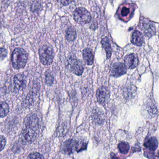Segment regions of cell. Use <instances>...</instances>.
Here are the masks:
<instances>
[{"label": "cell", "instance_id": "obj_1", "mask_svg": "<svg viewBox=\"0 0 159 159\" xmlns=\"http://www.w3.org/2000/svg\"><path fill=\"white\" fill-rule=\"evenodd\" d=\"M39 126V120L36 115H32L28 118L25 129L22 132V141L26 143H33L36 139Z\"/></svg>", "mask_w": 159, "mask_h": 159}, {"label": "cell", "instance_id": "obj_2", "mask_svg": "<svg viewBox=\"0 0 159 159\" xmlns=\"http://www.w3.org/2000/svg\"><path fill=\"white\" fill-rule=\"evenodd\" d=\"M28 60V55L22 48H16L12 54V65L15 69H23L26 66Z\"/></svg>", "mask_w": 159, "mask_h": 159}, {"label": "cell", "instance_id": "obj_3", "mask_svg": "<svg viewBox=\"0 0 159 159\" xmlns=\"http://www.w3.org/2000/svg\"><path fill=\"white\" fill-rule=\"evenodd\" d=\"M139 27L147 37H152L156 33V28L152 21L145 18L142 17L139 22Z\"/></svg>", "mask_w": 159, "mask_h": 159}, {"label": "cell", "instance_id": "obj_4", "mask_svg": "<svg viewBox=\"0 0 159 159\" xmlns=\"http://www.w3.org/2000/svg\"><path fill=\"white\" fill-rule=\"evenodd\" d=\"M39 55L41 62L44 65H48L53 62V51L49 46L44 45L39 49Z\"/></svg>", "mask_w": 159, "mask_h": 159}, {"label": "cell", "instance_id": "obj_5", "mask_svg": "<svg viewBox=\"0 0 159 159\" xmlns=\"http://www.w3.org/2000/svg\"><path fill=\"white\" fill-rule=\"evenodd\" d=\"M75 20L81 25L89 23L91 20V16L89 12L83 7L76 8L73 13Z\"/></svg>", "mask_w": 159, "mask_h": 159}, {"label": "cell", "instance_id": "obj_6", "mask_svg": "<svg viewBox=\"0 0 159 159\" xmlns=\"http://www.w3.org/2000/svg\"><path fill=\"white\" fill-rule=\"evenodd\" d=\"M137 6L134 4L129 3L123 5L120 8L119 16L122 20L128 21L133 16Z\"/></svg>", "mask_w": 159, "mask_h": 159}, {"label": "cell", "instance_id": "obj_7", "mask_svg": "<svg viewBox=\"0 0 159 159\" xmlns=\"http://www.w3.org/2000/svg\"><path fill=\"white\" fill-rule=\"evenodd\" d=\"M27 78L22 74L16 75L12 80V86L15 91H20L25 89L27 83Z\"/></svg>", "mask_w": 159, "mask_h": 159}, {"label": "cell", "instance_id": "obj_8", "mask_svg": "<svg viewBox=\"0 0 159 159\" xmlns=\"http://www.w3.org/2000/svg\"><path fill=\"white\" fill-rule=\"evenodd\" d=\"M127 72V68L122 62H116L111 68V75L113 77H118L122 76Z\"/></svg>", "mask_w": 159, "mask_h": 159}, {"label": "cell", "instance_id": "obj_9", "mask_svg": "<svg viewBox=\"0 0 159 159\" xmlns=\"http://www.w3.org/2000/svg\"><path fill=\"white\" fill-rule=\"evenodd\" d=\"M70 69L73 73L78 76H80L83 73L84 67L81 61L76 59H73L70 61Z\"/></svg>", "mask_w": 159, "mask_h": 159}, {"label": "cell", "instance_id": "obj_10", "mask_svg": "<svg viewBox=\"0 0 159 159\" xmlns=\"http://www.w3.org/2000/svg\"><path fill=\"white\" fill-rule=\"evenodd\" d=\"M124 62L127 69H134L137 67L139 60L136 54H131L125 57Z\"/></svg>", "mask_w": 159, "mask_h": 159}, {"label": "cell", "instance_id": "obj_11", "mask_svg": "<svg viewBox=\"0 0 159 159\" xmlns=\"http://www.w3.org/2000/svg\"><path fill=\"white\" fill-rule=\"evenodd\" d=\"M108 95V90L106 87H102L99 88L96 92V98L98 102L101 104L104 105Z\"/></svg>", "mask_w": 159, "mask_h": 159}, {"label": "cell", "instance_id": "obj_12", "mask_svg": "<svg viewBox=\"0 0 159 159\" xmlns=\"http://www.w3.org/2000/svg\"><path fill=\"white\" fill-rule=\"evenodd\" d=\"M131 42L134 45L141 46L144 43L143 34L138 30H135L132 34Z\"/></svg>", "mask_w": 159, "mask_h": 159}, {"label": "cell", "instance_id": "obj_13", "mask_svg": "<svg viewBox=\"0 0 159 159\" xmlns=\"http://www.w3.org/2000/svg\"><path fill=\"white\" fill-rule=\"evenodd\" d=\"M75 141L72 140H67L62 146V151L65 154L70 155L73 152L74 149L75 150Z\"/></svg>", "mask_w": 159, "mask_h": 159}, {"label": "cell", "instance_id": "obj_14", "mask_svg": "<svg viewBox=\"0 0 159 159\" xmlns=\"http://www.w3.org/2000/svg\"><path fill=\"white\" fill-rule=\"evenodd\" d=\"M144 146L150 151H155L157 148L158 142L156 137H150L145 142Z\"/></svg>", "mask_w": 159, "mask_h": 159}, {"label": "cell", "instance_id": "obj_15", "mask_svg": "<svg viewBox=\"0 0 159 159\" xmlns=\"http://www.w3.org/2000/svg\"><path fill=\"white\" fill-rule=\"evenodd\" d=\"M83 58L87 65H92L93 62V56L91 49L86 48L83 50Z\"/></svg>", "mask_w": 159, "mask_h": 159}, {"label": "cell", "instance_id": "obj_16", "mask_svg": "<svg viewBox=\"0 0 159 159\" xmlns=\"http://www.w3.org/2000/svg\"><path fill=\"white\" fill-rule=\"evenodd\" d=\"M102 43L104 49H105L107 54V58H110L112 55V49L109 43V40L107 37L103 38L102 41Z\"/></svg>", "mask_w": 159, "mask_h": 159}, {"label": "cell", "instance_id": "obj_17", "mask_svg": "<svg viewBox=\"0 0 159 159\" xmlns=\"http://www.w3.org/2000/svg\"><path fill=\"white\" fill-rule=\"evenodd\" d=\"M76 37V33L73 27H70L67 30L66 34V38L69 42L74 41Z\"/></svg>", "mask_w": 159, "mask_h": 159}, {"label": "cell", "instance_id": "obj_18", "mask_svg": "<svg viewBox=\"0 0 159 159\" xmlns=\"http://www.w3.org/2000/svg\"><path fill=\"white\" fill-rule=\"evenodd\" d=\"M9 107L5 102H0V118L4 117L9 112Z\"/></svg>", "mask_w": 159, "mask_h": 159}, {"label": "cell", "instance_id": "obj_19", "mask_svg": "<svg viewBox=\"0 0 159 159\" xmlns=\"http://www.w3.org/2000/svg\"><path fill=\"white\" fill-rule=\"evenodd\" d=\"M118 148L120 153L123 154H126L129 150V145L127 142H121L119 144Z\"/></svg>", "mask_w": 159, "mask_h": 159}, {"label": "cell", "instance_id": "obj_20", "mask_svg": "<svg viewBox=\"0 0 159 159\" xmlns=\"http://www.w3.org/2000/svg\"><path fill=\"white\" fill-rule=\"evenodd\" d=\"M87 144L83 141H78L75 143V150L77 152H80L86 149Z\"/></svg>", "mask_w": 159, "mask_h": 159}, {"label": "cell", "instance_id": "obj_21", "mask_svg": "<svg viewBox=\"0 0 159 159\" xmlns=\"http://www.w3.org/2000/svg\"><path fill=\"white\" fill-rule=\"evenodd\" d=\"M54 82V77L50 74L47 73L45 76V83L48 86H50Z\"/></svg>", "mask_w": 159, "mask_h": 159}, {"label": "cell", "instance_id": "obj_22", "mask_svg": "<svg viewBox=\"0 0 159 159\" xmlns=\"http://www.w3.org/2000/svg\"><path fill=\"white\" fill-rule=\"evenodd\" d=\"M28 159H44L41 154L38 153H31L29 155Z\"/></svg>", "mask_w": 159, "mask_h": 159}, {"label": "cell", "instance_id": "obj_23", "mask_svg": "<svg viewBox=\"0 0 159 159\" xmlns=\"http://www.w3.org/2000/svg\"><path fill=\"white\" fill-rule=\"evenodd\" d=\"M6 143L7 140L5 137L3 135H0V152L4 148Z\"/></svg>", "mask_w": 159, "mask_h": 159}, {"label": "cell", "instance_id": "obj_24", "mask_svg": "<svg viewBox=\"0 0 159 159\" xmlns=\"http://www.w3.org/2000/svg\"><path fill=\"white\" fill-rule=\"evenodd\" d=\"M94 113H93V117L95 120H102L103 114L101 112H99V110H94Z\"/></svg>", "mask_w": 159, "mask_h": 159}, {"label": "cell", "instance_id": "obj_25", "mask_svg": "<svg viewBox=\"0 0 159 159\" xmlns=\"http://www.w3.org/2000/svg\"><path fill=\"white\" fill-rule=\"evenodd\" d=\"M7 51L4 48H0V60H3L7 56Z\"/></svg>", "mask_w": 159, "mask_h": 159}, {"label": "cell", "instance_id": "obj_26", "mask_svg": "<svg viewBox=\"0 0 159 159\" xmlns=\"http://www.w3.org/2000/svg\"><path fill=\"white\" fill-rule=\"evenodd\" d=\"M58 2L64 6H67L71 3L74 0H57Z\"/></svg>", "mask_w": 159, "mask_h": 159}, {"label": "cell", "instance_id": "obj_27", "mask_svg": "<svg viewBox=\"0 0 159 159\" xmlns=\"http://www.w3.org/2000/svg\"><path fill=\"white\" fill-rule=\"evenodd\" d=\"M111 159H118L114 153H112L111 155Z\"/></svg>", "mask_w": 159, "mask_h": 159}, {"label": "cell", "instance_id": "obj_28", "mask_svg": "<svg viewBox=\"0 0 159 159\" xmlns=\"http://www.w3.org/2000/svg\"><path fill=\"white\" fill-rule=\"evenodd\" d=\"M158 157H159V150L158 152Z\"/></svg>", "mask_w": 159, "mask_h": 159}, {"label": "cell", "instance_id": "obj_29", "mask_svg": "<svg viewBox=\"0 0 159 159\" xmlns=\"http://www.w3.org/2000/svg\"></svg>", "mask_w": 159, "mask_h": 159}]
</instances>
